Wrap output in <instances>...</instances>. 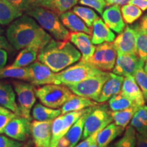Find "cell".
Wrapping results in <instances>:
<instances>
[{"mask_svg":"<svg viewBox=\"0 0 147 147\" xmlns=\"http://www.w3.org/2000/svg\"><path fill=\"white\" fill-rule=\"evenodd\" d=\"M139 25L144 31H146L147 32V14L146 15H144V16H143Z\"/></svg>","mask_w":147,"mask_h":147,"instance_id":"816d5d0a","label":"cell"},{"mask_svg":"<svg viewBox=\"0 0 147 147\" xmlns=\"http://www.w3.org/2000/svg\"><path fill=\"white\" fill-rule=\"evenodd\" d=\"M137 55L123 54L117 55L113 73L123 77L134 76L138 66L141 62Z\"/></svg>","mask_w":147,"mask_h":147,"instance_id":"5bb4252c","label":"cell"},{"mask_svg":"<svg viewBox=\"0 0 147 147\" xmlns=\"http://www.w3.org/2000/svg\"><path fill=\"white\" fill-rule=\"evenodd\" d=\"M69 40L81 53V60L88 61L95 49L91 36L84 32H71Z\"/></svg>","mask_w":147,"mask_h":147,"instance_id":"9a60e30c","label":"cell"},{"mask_svg":"<svg viewBox=\"0 0 147 147\" xmlns=\"http://www.w3.org/2000/svg\"><path fill=\"white\" fill-rule=\"evenodd\" d=\"M91 108V107H90ZM90 108L85 109L78 110V111H71L63 115V133L64 135L67 133L69 128L73 125L82 115H84L86 112L90 109Z\"/></svg>","mask_w":147,"mask_h":147,"instance_id":"74e56055","label":"cell"},{"mask_svg":"<svg viewBox=\"0 0 147 147\" xmlns=\"http://www.w3.org/2000/svg\"><path fill=\"white\" fill-rule=\"evenodd\" d=\"M131 0H106L107 5H123L128 3Z\"/></svg>","mask_w":147,"mask_h":147,"instance_id":"681fc988","label":"cell"},{"mask_svg":"<svg viewBox=\"0 0 147 147\" xmlns=\"http://www.w3.org/2000/svg\"><path fill=\"white\" fill-rule=\"evenodd\" d=\"M11 4L21 12H27L31 10V7L27 0H7Z\"/></svg>","mask_w":147,"mask_h":147,"instance_id":"7bdbcfd3","label":"cell"},{"mask_svg":"<svg viewBox=\"0 0 147 147\" xmlns=\"http://www.w3.org/2000/svg\"><path fill=\"white\" fill-rule=\"evenodd\" d=\"M109 107L112 111H120L135 105V104L121 93L113 95L109 100Z\"/></svg>","mask_w":147,"mask_h":147,"instance_id":"1f68e13d","label":"cell"},{"mask_svg":"<svg viewBox=\"0 0 147 147\" xmlns=\"http://www.w3.org/2000/svg\"><path fill=\"white\" fill-rule=\"evenodd\" d=\"M136 132L131 125L127 127L123 136L117 141L115 147H136Z\"/></svg>","mask_w":147,"mask_h":147,"instance_id":"d590c367","label":"cell"},{"mask_svg":"<svg viewBox=\"0 0 147 147\" xmlns=\"http://www.w3.org/2000/svg\"><path fill=\"white\" fill-rule=\"evenodd\" d=\"M63 115H59L53 121L51 127V141L50 147H56L58 141L64 136Z\"/></svg>","mask_w":147,"mask_h":147,"instance_id":"e575fe53","label":"cell"},{"mask_svg":"<svg viewBox=\"0 0 147 147\" xmlns=\"http://www.w3.org/2000/svg\"><path fill=\"white\" fill-rule=\"evenodd\" d=\"M11 113H12V112L0 105V115H8V114H10Z\"/></svg>","mask_w":147,"mask_h":147,"instance_id":"f5cc1de1","label":"cell"},{"mask_svg":"<svg viewBox=\"0 0 147 147\" xmlns=\"http://www.w3.org/2000/svg\"><path fill=\"white\" fill-rule=\"evenodd\" d=\"M121 93L140 107L145 105L144 95L136 82L134 76H127L125 77Z\"/></svg>","mask_w":147,"mask_h":147,"instance_id":"e0dca14e","label":"cell"},{"mask_svg":"<svg viewBox=\"0 0 147 147\" xmlns=\"http://www.w3.org/2000/svg\"><path fill=\"white\" fill-rule=\"evenodd\" d=\"M102 18L106 25L117 34H121L125 27V23L121 14L120 5H113L106 8L102 14Z\"/></svg>","mask_w":147,"mask_h":147,"instance_id":"2e32d148","label":"cell"},{"mask_svg":"<svg viewBox=\"0 0 147 147\" xmlns=\"http://www.w3.org/2000/svg\"><path fill=\"white\" fill-rule=\"evenodd\" d=\"M80 4L87 5L88 7L94 9L99 14L102 15L106 4V0H79Z\"/></svg>","mask_w":147,"mask_h":147,"instance_id":"ab89813d","label":"cell"},{"mask_svg":"<svg viewBox=\"0 0 147 147\" xmlns=\"http://www.w3.org/2000/svg\"><path fill=\"white\" fill-rule=\"evenodd\" d=\"M72 12L75 14H76L79 18H81L84 23L89 27L93 26L94 21L99 18L95 11H93L91 8H87V7L74 6Z\"/></svg>","mask_w":147,"mask_h":147,"instance_id":"d6a6232c","label":"cell"},{"mask_svg":"<svg viewBox=\"0 0 147 147\" xmlns=\"http://www.w3.org/2000/svg\"><path fill=\"white\" fill-rule=\"evenodd\" d=\"M117 55L123 54L137 55L136 34L134 27L127 26L113 41Z\"/></svg>","mask_w":147,"mask_h":147,"instance_id":"8fae6325","label":"cell"},{"mask_svg":"<svg viewBox=\"0 0 147 147\" xmlns=\"http://www.w3.org/2000/svg\"><path fill=\"white\" fill-rule=\"evenodd\" d=\"M8 60V53L4 49H0V69L5 67Z\"/></svg>","mask_w":147,"mask_h":147,"instance_id":"c3c4849f","label":"cell"},{"mask_svg":"<svg viewBox=\"0 0 147 147\" xmlns=\"http://www.w3.org/2000/svg\"><path fill=\"white\" fill-rule=\"evenodd\" d=\"M92 109H93V107H91L87 112H86L84 115H82L80 117V118L69 128V129L67 131V133L63 136V137L71 144V147L76 146L77 143L78 142V141L82 137L84 122H85L88 114L91 111Z\"/></svg>","mask_w":147,"mask_h":147,"instance_id":"d4e9b609","label":"cell"},{"mask_svg":"<svg viewBox=\"0 0 147 147\" xmlns=\"http://www.w3.org/2000/svg\"><path fill=\"white\" fill-rule=\"evenodd\" d=\"M103 128H101L100 129L97 130V131L94 132L93 134H92L91 135H90L89 136H88L87 138L84 139L83 141H82L81 142H80L78 144L76 145V146L74 147H89L91 146L92 143L94 142L95 140H96L97 136H98L99 133H100V131Z\"/></svg>","mask_w":147,"mask_h":147,"instance_id":"f6af8a7d","label":"cell"},{"mask_svg":"<svg viewBox=\"0 0 147 147\" xmlns=\"http://www.w3.org/2000/svg\"><path fill=\"white\" fill-rule=\"evenodd\" d=\"M61 115V110L47 107L41 104H36L32 110L33 118L38 121H53Z\"/></svg>","mask_w":147,"mask_h":147,"instance_id":"4316f807","label":"cell"},{"mask_svg":"<svg viewBox=\"0 0 147 147\" xmlns=\"http://www.w3.org/2000/svg\"><path fill=\"white\" fill-rule=\"evenodd\" d=\"M121 11L124 21L128 24L133 23L134 21L138 19L142 14V10L141 9L136 5L130 3L123 5Z\"/></svg>","mask_w":147,"mask_h":147,"instance_id":"836d02e7","label":"cell"},{"mask_svg":"<svg viewBox=\"0 0 147 147\" xmlns=\"http://www.w3.org/2000/svg\"><path fill=\"white\" fill-rule=\"evenodd\" d=\"M22 147H23V146H22ZM23 147H29V145H25V146H24Z\"/></svg>","mask_w":147,"mask_h":147,"instance_id":"6f0895ef","label":"cell"},{"mask_svg":"<svg viewBox=\"0 0 147 147\" xmlns=\"http://www.w3.org/2000/svg\"><path fill=\"white\" fill-rule=\"evenodd\" d=\"M136 147H147V133L136 132Z\"/></svg>","mask_w":147,"mask_h":147,"instance_id":"bcb514c9","label":"cell"},{"mask_svg":"<svg viewBox=\"0 0 147 147\" xmlns=\"http://www.w3.org/2000/svg\"><path fill=\"white\" fill-rule=\"evenodd\" d=\"M136 34L137 55L143 61L147 59V32L144 31L139 24L134 25Z\"/></svg>","mask_w":147,"mask_h":147,"instance_id":"f1b7e54d","label":"cell"},{"mask_svg":"<svg viewBox=\"0 0 147 147\" xmlns=\"http://www.w3.org/2000/svg\"><path fill=\"white\" fill-rule=\"evenodd\" d=\"M61 23L71 32H84L91 35L92 30L80 18L71 11L61 13L59 15Z\"/></svg>","mask_w":147,"mask_h":147,"instance_id":"ffe728a7","label":"cell"},{"mask_svg":"<svg viewBox=\"0 0 147 147\" xmlns=\"http://www.w3.org/2000/svg\"><path fill=\"white\" fill-rule=\"evenodd\" d=\"M6 38L16 50L32 46L41 49L52 39L51 35L27 14L22 15L10 23L6 30Z\"/></svg>","mask_w":147,"mask_h":147,"instance_id":"6da1fadb","label":"cell"},{"mask_svg":"<svg viewBox=\"0 0 147 147\" xmlns=\"http://www.w3.org/2000/svg\"><path fill=\"white\" fill-rule=\"evenodd\" d=\"M144 61H141L134 76L136 82L144 95L145 101L147 102V74L144 69Z\"/></svg>","mask_w":147,"mask_h":147,"instance_id":"8d00e7d4","label":"cell"},{"mask_svg":"<svg viewBox=\"0 0 147 147\" xmlns=\"http://www.w3.org/2000/svg\"><path fill=\"white\" fill-rule=\"evenodd\" d=\"M79 0H52L54 12L58 15L74 7Z\"/></svg>","mask_w":147,"mask_h":147,"instance_id":"f35d334b","label":"cell"},{"mask_svg":"<svg viewBox=\"0 0 147 147\" xmlns=\"http://www.w3.org/2000/svg\"><path fill=\"white\" fill-rule=\"evenodd\" d=\"M30 132L31 121L21 116H16L12 119L4 131L7 136L20 142L25 141Z\"/></svg>","mask_w":147,"mask_h":147,"instance_id":"7c38bea8","label":"cell"},{"mask_svg":"<svg viewBox=\"0 0 147 147\" xmlns=\"http://www.w3.org/2000/svg\"><path fill=\"white\" fill-rule=\"evenodd\" d=\"M16 116L18 115L14 113H11L8 115H0V134L4 133L5 129L9 122Z\"/></svg>","mask_w":147,"mask_h":147,"instance_id":"ee69618b","label":"cell"},{"mask_svg":"<svg viewBox=\"0 0 147 147\" xmlns=\"http://www.w3.org/2000/svg\"><path fill=\"white\" fill-rule=\"evenodd\" d=\"M0 105L21 116L19 107L16 102L15 93L10 84L0 82Z\"/></svg>","mask_w":147,"mask_h":147,"instance_id":"44dd1931","label":"cell"},{"mask_svg":"<svg viewBox=\"0 0 147 147\" xmlns=\"http://www.w3.org/2000/svg\"><path fill=\"white\" fill-rule=\"evenodd\" d=\"M95 107V106H94ZM111 111L106 105L95 106L88 114L84 122L82 138L85 139L101 128L105 127L113 120Z\"/></svg>","mask_w":147,"mask_h":147,"instance_id":"ba28073f","label":"cell"},{"mask_svg":"<svg viewBox=\"0 0 147 147\" xmlns=\"http://www.w3.org/2000/svg\"><path fill=\"white\" fill-rule=\"evenodd\" d=\"M40 49L38 47L32 46L25 48L18 53L12 66L18 67H27L36 61Z\"/></svg>","mask_w":147,"mask_h":147,"instance_id":"cb8c5ba5","label":"cell"},{"mask_svg":"<svg viewBox=\"0 0 147 147\" xmlns=\"http://www.w3.org/2000/svg\"><path fill=\"white\" fill-rule=\"evenodd\" d=\"M89 147H100V146H99V145L97 144V140H95L93 143H92V144H91V146H90Z\"/></svg>","mask_w":147,"mask_h":147,"instance_id":"db71d44e","label":"cell"},{"mask_svg":"<svg viewBox=\"0 0 147 147\" xmlns=\"http://www.w3.org/2000/svg\"><path fill=\"white\" fill-rule=\"evenodd\" d=\"M131 125L138 133H147V106L138 108L131 120Z\"/></svg>","mask_w":147,"mask_h":147,"instance_id":"4dcf8cb0","label":"cell"},{"mask_svg":"<svg viewBox=\"0 0 147 147\" xmlns=\"http://www.w3.org/2000/svg\"><path fill=\"white\" fill-rule=\"evenodd\" d=\"M74 95L67 86L50 84L36 89V95L43 105L58 109Z\"/></svg>","mask_w":147,"mask_h":147,"instance_id":"277c9868","label":"cell"},{"mask_svg":"<svg viewBox=\"0 0 147 147\" xmlns=\"http://www.w3.org/2000/svg\"><path fill=\"white\" fill-rule=\"evenodd\" d=\"M117 53L112 42H104L95 47V52L87 62L104 71L113 70Z\"/></svg>","mask_w":147,"mask_h":147,"instance_id":"52a82bcc","label":"cell"},{"mask_svg":"<svg viewBox=\"0 0 147 147\" xmlns=\"http://www.w3.org/2000/svg\"><path fill=\"white\" fill-rule=\"evenodd\" d=\"M29 82L33 85L44 86L50 84H56L57 80L55 72L45 64L40 61H35L28 66Z\"/></svg>","mask_w":147,"mask_h":147,"instance_id":"30bf717a","label":"cell"},{"mask_svg":"<svg viewBox=\"0 0 147 147\" xmlns=\"http://www.w3.org/2000/svg\"><path fill=\"white\" fill-rule=\"evenodd\" d=\"M15 78L29 82V74L28 66L25 67L10 65L0 69V78Z\"/></svg>","mask_w":147,"mask_h":147,"instance_id":"f546056e","label":"cell"},{"mask_svg":"<svg viewBox=\"0 0 147 147\" xmlns=\"http://www.w3.org/2000/svg\"><path fill=\"white\" fill-rule=\"evenodd\" d=\"M124 129L115 123H109L99 133L97 138V144L100 147H107L116 138L122 134Z\"/></svg>","mask_w":147,"mask_h":147,"instance_id":"603a6c76","label":"cell"},{"mask_svg":"<svg viewBox=\"0 0 147 147\" xmlns=\"http://www.w3.org/2000/svg\"><path fill=\"white\" fill-rule=\"evenodd\" d=\"M31 9L36 7H42L54 12V8L52 3V0H27Z\"/></svg>","mask_w":147,"mask_h":147,"instance_id":"60d3db41","label":"cell"},{"mask_svg":"<svg viewBox=\"0 0 147 147\" xmlns=\"http://www.w3.org/2000/svg\"><path fill=\"white\" fill-rule=\"evenodd\" d=\"M53 121L31 123V133L36 147H50L51 141V127Z\"/></svg>","mask_w":147,"mask_h":147,"instance_id":"4fadbf2b","label":"cell"},{"mask_svg":"<svg viewBox=\"0 0 147 147\" xmlns=\"http://www.w3.org/2000/svg\"><path fill=\"white\" fill-rule=\"evenodd\" d=\"M23 143L20 141L0 135V147H22Z\"/></svg>","mask_w":147,"mask_h":147,"instance_id":"b9f144b4","label":"cell"},{"mask_svg":"<svg viewBox=\"0 0 147 147\" xmlns=\"http://www.w3.org/2000/svg\"><path fill=\"white\" fill-rule=\"evenodd\" d=\"M140 106L136 104L127 108V109L120 110V111H112L111 117L115 123L117 125L120 126L125 129L127 126L129 121H131L134 114L138 110Z\"/></svg>","mask_w":147,"mask_h":147,"instance_id":"83f0119b","label":"cell"},{"mask_svg":"<svg viewBox=\"0 0 147 147\" xmlns=\"http://www.w3.org/2000/svg\"><path fill=\"white\" fill-rule=\"evenodd\" d=\"M125 77L110 73V76L106 81L101 92L97 103H104L110 100L113 95L121 92Z\"/></svg>","mask_w":147,"mask_h":147,"instance_id":"d6986e66","label":"cell"},{"mask_svg":"<svg viewBox=\"0 0 147 147\" xmlns=\"http://www.w3.org/2000/svg\"><path fill=\"white\" fill-rule=\"evenodd\" d=\"M3 30L2 29V28L0 27V35H1V34H3Z\"/></svg>","mask_w":147,"mask_h":147,"instance_id":"9f6ffc18","label":"cell"},{"mask_svg":"<svg viewBox=\"0 0 147 147\" xmlns=\"http://www.w3.org/2000/svg\"><path fill=\"white\" fill-rule=\"evenodd\" d=\"M110 76V73L102 71L95 76L89 77L78 83L69 84L67 87L74 94L87 97L97 102L104 85Z\"/></svg>","mask_w":147,"mask_h":147,"instance_id":"8992f818","label":"cell"},{"mask_svg":"<svg viewBox=\"0 0 147 147\" xmlns=\"http://www.w3.org/2000/svg\"><path fill=\"white\" fill-rule=\"evenodd\" d=\"M14 87L18 97L20 115L31 121V110L36 102V89L34 85L27 82H14Z\"/></svg>","mask_w":147,"mask_h":147,"instance_id":"9c48e42d","label":"cell"},{"mask_svg":"<svg viewBox=\"0 0 147 147\" xmlns=\"http://www.w3.org/2000/svg\"><path fill=\"white\" fill-rule=\"evenodd\" d=\"M144 69L145 72H146V74H147V59H146V61L144 62Z\"/></svg>","mask_w":147,"mask_h":147,"instance_id":"11a10c76","label":"cell"},{"mask_svg":"<svg viewBox=\"0 0 147 147\" xmlns=\"http://www.w3.org/2000/svg\"><path fill=\"white\" fill-rule=\"evenodd\" d=\"M128 3L136 5L142 11L147 10V0H131Z\"/></svg>","mask_w":147,"mask_h":147,"instance_id":"7dc6e473","label":"cell"},{"mask_svg":"<svg viewBox=\"0 0 147 147\" xmlns=\"http://www.w3.org/2000/svg\"><path fill=\"white\" fill-rule=\"evenodd\" d=\"M23 15L7 0H0V25H7Z\"/></svg>","mask_w":147,"mask_h":147,"instance_id":"484cf974","label":"cell"},{"mask_svg":"<svg viewBox=\"0 0 147 147\" xmlns=\"http://www.w3.org/2000/svg\"><path fill=\"white\" fill-rule=\"evenodd\" d=\"M102 70L96 68L89 62L81 60L73 65L55 74L57 84L69 85L78 83L89 77L100 73Z\"/></svg>","mask_w":147,"mask_h":147,"instance_id":"5b68a950","label":"cell"},{"mask_svg":"<svg viewBox=\"0 0 147 147\" xmlns=\"http://www.w3.org/2000/svg\"><path fill=\"white\" fill-rule=\"evenodd\" d=\"M91 41L93 45H98L104 42H113L115 35L102 18H98L93 24Z\"/></svg>","mask_w":147,"mask_h":147,"instance_id":"ac0fdd59","label":"cell"},{"mask_svg":"<svg viewBox=\"0 0 147 147\" xmlns=\"http://www.w3.org/2000/svg\"><path fill=\"white\" fill-rule=\"evenodd\" d=\"M10 44L9 43L8 39L3 36H0V49H10Z\"/></svg>","mask_w":147,"mask_h":147,"instance_id":"f907efd6","label":"cell"},{"mask_svg":"<svg viewBox=\"0 0 147 147\" xmlns=\"http://www.w3.org/2000/svg\"><path fill=\"white\" fill-rule=\"evenodd\" d=\"M38 59L53 72L58 73L78 61L81 53L69 40L51 39L40 49Z\"/></svg>","mask_w":147,"mask_h":147,"instance_id":"7a4b0ae2","label":"cell"},{"mask_svg":"<svg viewBox=\"0 0 147 147\" xmlns=\"http://www.w3.org/2000/svg\"><path fill=\"white\" fill-rule=\"evenodd\" d=\"M32 17L45 31L57 40H69L70 32L61 21L59 15L49 9L36 7L26 12Z\"/></svg>","mask_w":147,"mask_h":147,"instance_id":"3957f363","label":"cell"},{"mask_svg":"<svg viewBox=\"0 0 147 147\" xmlns=\"http://www.w3.org/2000/svg\"><path fill=\"white\" fill-rule=\"evenodd\" d=\"M97 105V102L95 101L74 94L63 104L61 108V115H64L69 112L78 111L87 108L94 107Z\"/></svg>","mask_w":147,"mask_h":147,"instance_id":"7402d4cb","label":"cell"}]
</instances>
